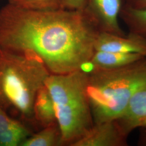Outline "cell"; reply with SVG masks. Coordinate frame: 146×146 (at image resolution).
Returning <instances> with one entry per match:
<instances>
[{"label": "cell", "instance_id": "11", "mask_svg": "<svg viewBox=\"0 0 146 146\" xmlns=\"http://www.w3.org/2000/svg\"><path fill=\"white\" fill-rule=\"evenodd\" d=\"M33 113L34 120L43 128L57 123L54 102L46 86L40 89L37 94Z\"/></svg>", "mask_w": 146, "mask_h": 146}, {"label": "cell", "instance_id": "1", "mask_svg": "<svg viewBox=\"0 0 146 146\" xmlns=\"http://www.w3.org/2000/svg\"><path fill=\"white\" fill-rule=\"evenodd\" d=\"M100 31L86 8L34 11L7 2L0 9V48L36 56L50 74L70 73L89 63Z\"/></svg>", "mask_w": 146, "mask_h": 146}, {"label": "cell", "instance_id": "10", "mask_svg": "<svg viewBox=\"0 0 146 146\" xmlns=\"http://www.w3.org/2000/svg\"><path fill=\"white\" fill-rule=\"evenodd\" d=\"M146 58L137 53L95 51L89 63L93 68L116 69L125 67Z\"/></svg>", "mask_w": 146, "mask_h": 146}, {"label": "cell", "instance_id": "9", "mask_svg": "<svg viewBox=\"0 0 146 146\" xmlns=\"http://www.w3.org/2000/svg\"><path fill=\"white\" fill-rule=\"evenodd\" d=\"M31 135L23 122L11 117L0 106V146H21Z\"/></svg>", "mask_w": 146, "mask_h": 146}, {"label": "cell", "instance_id": "13", "mask_svg": "<svg viewBox=\"0 0 146 146\" xmlns=\"http://www.w3.org/2000/svg\"><path fill=\"white\" fill-rule=\"evenodd\" d=\"M61 146V133L58 124L44 127L36 134L29 136L21 146Z\"/></svg>", "mask_w": 146, "mask_h": 146}, {"label": "cell", "instance_id": "5", "mask_svg": "<svg viewBox=\"0 0 146 146\" xmlns=\"http://www.w3.org/2000/svg\"><path fill=\"white\" fill-rule=\"evenodd\" d=\"M123 0H87L86 10L93 17L101 31L125 35L119 19Z\"/></svg>", "mask_w": 146, "mask_h": 146}, {"label": "cell", "instance_id": "6", "mask_svg": "<svg viewBox=\"0 0 146 146\" xmlns=\"http://www.w3.org/2000/svg\"><path fill=\"white\" fill-rule=\"evenodd\" d=\"M116 120L94 123L72 146H128L127 138Z\"/></svg>", "mask_w": 146, "mask_h": 146}, {"label": "cell", "instance_id": "12", "mask_svg": "<svg viewBox=\"0 0 146 146\" xmlns=\"http://www.w3.org/2000/svg\"><path fill=\"white\" fill-rule=\"evenodd\" d=\"M120 18L129 32L146 38V8L136 9L123 5Z\"/></svg>", "mask_w": 146, "mask_h": 146}, {"label": "cell", "instance_id": "17", "mask_svg": "<svg viewBox=\"0 0 146 146\" xmlns=\"http://www.w3.org/2000/svg\"><path fill=\"white\" fill-rule=\"evenodd\" d=\"M144 134H145V137H146V128L145 129H144Z\"/></svg>", "mask_w": 146, "mask_h": 146}, {"label": "cell", "instance_id": "4", "mask_svg": "<svg viewBox=\"0 0 146 146\" xmlns=\"http://www.w3.org/2000/svg\"><path fill=\"white\" fill-rule=\"evenodd\" d=\"M87 73L82 69L50 74L45 86L54 102L61 145L71 146L94 124L86 92Z\"/></svg>", "mask_w": 146, "mask_h": 146}, {"label": "cell", "instance_id": "7", "mask_svg": "<svg viewBox=\"0 0 146 146\" xmlns=\"http://www.w3.org/2000/svg\"><path fill=\"white\" fill-rule=\"evenodd\" d=\"M95 51L137 53L146 57V38L131 32L119 35L100 31L95 43Z\"/></svg>", "mask_w": 146, "mask_h": 146}, {"label": "cell", "instance_id": "3", "mask_svg": "<svg viewBox=\"0 0 146 146\" xmlns=\"http://www.w3.org/2000/svg\"><path fill=\"white\" fill-rule=\"evenodd\" d=\"M50 74L36 56L0 48V106L22 120L34 121L35 100Z\"/></svg>", "mask_w": 146, "mask_h": 146}, {"label": "cell", "instance_id": "14", "mask_svg": "<svg viewBox=\"0 0 146 146\" xmlns=\"http://www.w3.org/2000/svg\"><path fill=\"white\" fill-rule=\"evenodd\" d=\"M19 8L34 11H54L62 9V0H7Z\"/></svg>", "mask_w": 146, "mask_h": 146}, {"label": "cell", "instance_id": "16", "mask_svg": "<svg viewBox=\"0 0 146 146\" xmlns=\"http://www.w3.org/2000/svg\"><path fill=\"white\" fill-rule=\"evenodd\" d=\"M124 5L133 8H146V0H123Z\"/></svg>", "mask_w": 146, "mask_h": 146}, {"label": "cell", "instance_id": "2", "mask_svg": "<svg viewBox=\"0 0 146 146\" xmlns=\"http://www.w3.org/2000/svg\"><path fill=\"white\" fill-rule=\"evenodd\" d=\"M146 84V58L121 68H93L87 73L86 92L94 123L117 119Z\"/></svg>", "mask_w": 146, "mask_h": 146}, {"label": "cell", "instance_id": "8", "mask_svg": "<svg viewBox=\"0 0 146 146\" xmlns=\"http://www.w3.org/2000/svg\"><path fill=\"white\" fill-rule=\"evenodd\" d=\"M116 120L127 136L137 128H146V84L136 92L123 114Z\"/></svg>", "mask_w": 146, "mask_h": 146}, {"label": "cell", "instance_id": "15", "mask_svg": "<svg viewBox=\"0 0 146 146\" xmlns=\"http://www.w3.org/2000/svg\"><path fill=\"white\" fill-rule=\"evenodd\" d=\"M87 0H62V8L70 11H81L85 9Z\"/></svg>", "mask_w": 146, "mask_h": 146}]
</instances>
